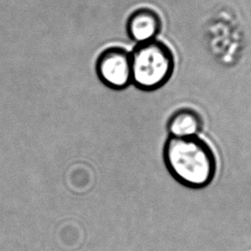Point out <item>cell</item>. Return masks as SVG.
Instances as JSON below:
<instances>
[{"instance_id":"cell-1","label":"cell","mask_w":251,"mask_h":251,"mask_svg":"<svg viewBox=\"0 0 251 251\" xmlns=\"http://www.w3.org/2000/svg\"><path fill=\"white\" fill-rule=\"evenodd\" d=\"M163 160L171 176L192 189L206 187L217 174L215 151L199 135L168 136L163 147Z\"/></svg>"},{"instance_id":"cell-2","label":"cell","mask_w":251,"mask_h":251,"mask_svg":"<svg viewBox=\"0 0 251 251\" xmlns=\"http://www.w3.org/2000/svg\"><path fill=\"white\" fill-rule=\"evenodd\" d=\"M132 84L145 91L159 89L172 77L175 56L164 42L153 39L138 43L130 53Z\"/></svg>"},{"instance_id":"cell-3","label":"cell","mask_w":251,"mask_h":251,"mask_svg":"<svg viewBox=\"0 0 251 251\" xmlns=\"http://www.w3.org/2000/svg\"><path fill=\"white\" fill-rule=\"evenodd\" d=\"M95 71L100 81L114 90L132 84L130 52L119 46L104 49L97 57Z\"/></svg>"},{"instance_id":"cell-4","label":"cell","mask_w":251,"mask_h":251,"mask_svg":"<svg viewBox=\"0 0 251 251\" xmlns=\"http://www.w3.org/2000/svg\"><path fill=\"white\" fill-rule=\"evenodd\" d=\"M162 27L159 14L150 8H139L133 11L126 21L128 37L138 43L156 39Z\"/></svg>"},{"instance_id":"cell-5","label":"cell","mask_w":251,"mask_h":251,"mask_svg":"<svg viewBox=\"0 0 251 251\" xmlns=\"http://www.w3.org/2000/svg\"><path fill=\"white\" fill-rule=\"evenodd\" d=\"M203 127V119L194 109L183 107L176 110L167 120L166 129L169 136L187 137L199 135Z\"/></svg>"}]
</instances>
